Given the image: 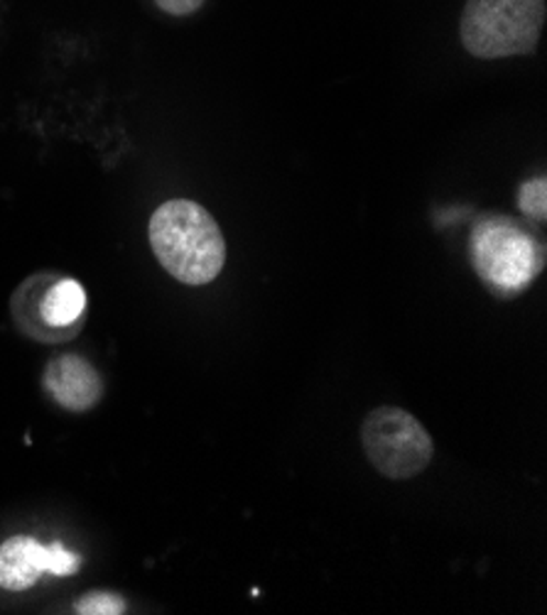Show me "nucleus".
<instances>
[{"label":"nucleus","instance_id":"5","mask_svg":"<svg viewBox=\"0 0 547 615\" xmlns=\"http://www.w3.org/2000/svg\"><path fill=\"white\" fill-rule=\"evenodd\" d=\"M81 567V559L59 542L40 545L35 537L15 535L0 545V589L28 591L42 574L72 576Z\"/></svg>","mask_w":547,"mask_h":615},{"label":"nucleus","instance_id":"3","mask_svg":"<svg viewBox=\"0 0 547 615\" xmlns=\"http://www.w3.org/2000/svg\"><path fill=\"white\" fill-rule=\"evenodd\" d=\"M471 261L491 289L516 295L538 277L545 265V248L518 223L496 216L474 229Z\"/></svg>","mask_w":547,"mask_h":615},{"label":"nucleus","instance_id":"9","mask_svg":"<svg viewBox=\"0 0 547 615\" xmlns=\"http://www.w3.org/2000/svg\"><path fill=\"white\" fill-rule=\"evenodd\" d=\"M518 207L528 219L543 221L547 216V182L545 177L525 182L518 191Z\"/></svg>","mask_w":547,"mask_h":615},{"label":"nucleus","instance_id":"2","mask_svg":"<svg viewBox=\"0 0 547 615\" xmlns=\"http://www.w3.org/2000/svg\"><path fill=\"white\" fill-rule=\"evenodd\" d=\"M545 25V0H467L461 45L479 59L530 54Z\"/></svg>","mask_w":547,"mask_h":615},{"label":"nucleus","instance_id":"4","mask_svg":"<svg viewBox=\"0 0 547 615\" xmlns=\"http://www.w3.org/2000/svg\"><path fill=\"white\" fill-rule=\"evenodd\" d=\"M361 447L385 479L405 481L430 466L435 444L415 415L401 407H379L361 425Z\"/></svg>","mask_w":547,"mask_h":615},{"label":"nucleus","instance_id":"10","mask_svg":"<svg viewBox=\"0 0 547 615\" xmlns=\"http://www.w3.org/2000/svg\"><path fill=\"white\" fill-rule=\"evenodd\" d=\"M169 15H189L201 8L204 0H155Z\"/></svg>","mask_w":547,"mask_h":615},{"label":"nucleus","instance_id":"6","mask_svg":"<svg viewBox=\"0 0 547 615\" xmlns=\"http://www.w3.org/2000/svg\"><path fill=\"white\" fill-rule=\"evenodd\" d=\"M45 387L52 400L69 413H87L99 405L103 395L99 371L77 353H64L47 363Z\"/></svg>","mask_w":547,"mask_h":615},{"label":"nucleus","instance_id":"7","mask_svg":"<svg viewBox=\"0 0 547 615\" xmlns=\"http://www.w3.org/2000/svg\"><path fill=\"white\" fill-rule=\"evenodd\" d=\"M87 309V293L84 287L72 277L55 279L37 301V321L42 329L52 333H62V339H67L64 333H72L79 327Z\"/></svg>","mask_w":547,"mask_h":615},{"label":"nucleus","instance_id":"8","mask_svg":"<svg viewBox=\"0 0 547 615\" xmlns=\"http://www.w3.org/2000/svg\"><path fill=\"white\" fill-rule=\"evenodd\" d=\"M79 615H121L125 613V601L111 591H94L74 603Z\"/></svg>","mask_w":547,"mask_h":615},{"label":"nucleus","instance_id":"1","mask_svg":"<svg viewBox=\"0 0 547 615\" xmlns=\"http://www.w3.org/2000/svg\"><path fill=\"white\" fill-rule=\"evenodd\" d=\"M147 235L160 265L185 285H209L227 263L219 223L197 201H165L150 219Z\"/></svg>","mask_w":547,"mask_h":615}]
</instances>
